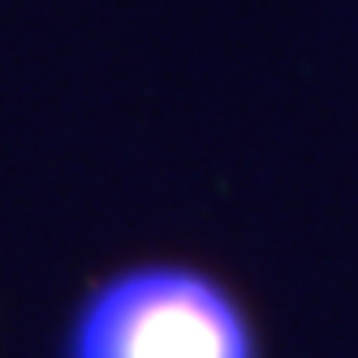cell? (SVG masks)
I'll return each mask as SVG.
<instances>
[{
  "instance_id": "cell-1",
  "label": "cell",
  "mask_w": 358,
  "mask_h": 358,
  "mask_svg": "<svg viewBox=\"0 0 358 358\" xmlns=\"http://www.w3.org/2000/svg\"><path fill=\"white\" fill-rule=\"evenodd\" d=\"M65 358H259V345L216 276L147 264L99 280L78 302Z\"/></svg>"
}]
</instances>
